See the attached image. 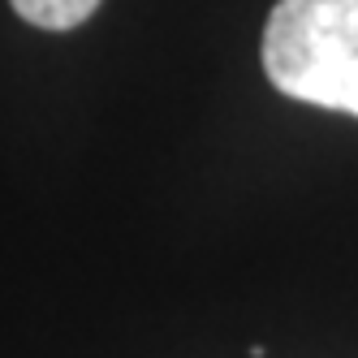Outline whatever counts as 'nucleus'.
<instances>
[{
    "label": "nucleus",
    "mask_w": 358,
    "mask_h": 358,
    "mask_svg": "<svg viewBox=\"0 0 358 358\" xmlns=\"http://www.w3.org/2000/svg\"><path fill=\"white\" fill-rule=\"evenodd\" d=\"M264 73L298 104L358 117V0H276Z\"/></svg>",
    "instance_id": "1"
},
{
    "label": "nucleus",
    "mask_w": 358,
    "mask_h": 358,
    "mask_svg": "<svg viewBox=\"0 0 358 358\" xmlns=\"http://www.w3.org/2000/svg\"><path fill=\"white\" fill-rule=\"evenodd\" d=\"M22 22L39 31H73L99 9V0H9Z\"/></svg>",
    "instance_id": "2"
}]
</instances>
